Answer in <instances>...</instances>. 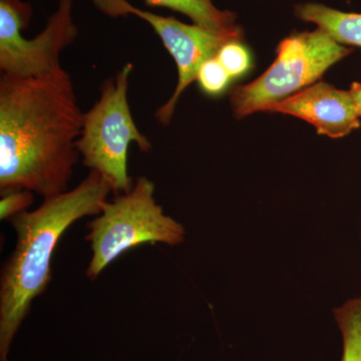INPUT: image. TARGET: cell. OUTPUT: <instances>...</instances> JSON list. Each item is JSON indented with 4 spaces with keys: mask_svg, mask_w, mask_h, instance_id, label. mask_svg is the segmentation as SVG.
I'll use <instances>...</instances> for the list:
<instances>
[{
    "mask_svg": "<svg viewBox=\"0 0 361 361\" xmlns=\"http://www.w3.org/2000/svg\"><path fill=\"white\" fill-rule=\"evenodd\" d=\"M353 51L322 28L292 33L278 45L276 59L264 73L250 84L230 90L233 114L240 120L267 111L275 104L316 84L327 70Z\"/></svg>",
    "mask_w": 361,
    "mask_h": 361,
    "instance_id": "5",
    "label": "cell"
},
{
    "mask_svg": "<svg viewBox=\"0 0 361 361\" xmlns=\"http://www.w3.org/2000/svg\"><path fill=\"white\" fill-rule=\"evenodd\" d=\"M231 80L217 56L207 59L199 68L196 78L201 90L209 96H219L227 89Z\"/></svg>",
    "mask_w": 361,
    "mask_h": 361,
    "instance_id": "13",
    "label": "cell"
},
{
    "mask_svg": "<svg viewBox=\"0 0 361 361\" xmlns=\"http://www.w3.org/2000/svg\"><path fill=\"white\" fill-rule=\"evenodd\" d=\"M92 4L111 18L133 14L146 20L174 59L178 68V84L170 99L155 113L156 120L163 126H168L172 121L180 96L196 80L199 68L207 59L215 58L226 42L244 37V32L218 33L198 25H186L173 16H161L142 11L127 0H92Z\"/></svg>",
    "mask_w": 361,
    "mask_h": 361,
    "instance_id": "7",
    "label": "cell"
},
{
    "mask_svg": "<svg viewBox=\"0 0 361 361\" xmlns=\"http://www.w3.org/2000/svg\"><path fill=\"white\" fill-rule=\"evenodd\" d=\"M80 110L70 73L0 78V192L44 199L68 191L80 153Z\"/></svg>",
    "mask_w": 361,
    "mask_h": 361,
    "instance_id": "1",
    "label": "cell"
},
{
    "mask_svg": "<svg viewBox=\"0 0 361 361\" xmlns=\"http://www.w3.org/2000/svg\"><path fill=\"white\" fill-rule=\"evenodd\" d=\"M133 70L132 63H126L115 77L104 80L99 99L84 113L77 142L85 167L99 173L116 195L127 193L134 185L128 173L130 145L135 142L142 153L152 149L151 142L135 125L128 101Z\"/></svg>",
    "mask_w": 361,
    "mask_h": 361,
    "instance_id": "4",
    "label": "cell"
},
{
    "mask_svg": "<svg viewBox=\"0 0 361 361\" xmlns=\"http://www.w3.org/2000/svg\"><path fill=\"white\" fill-rule=\"evenodd\" d=\"M147 6L164 7L183 13L193 25L218 33L242 32L237 25V14L230 11H221L213 0H145Z\"/></svg>",
    "mask_w": 361,
    "mask_h": 361,
    "instance_id": "10",
    "label": "cell"
},
{
    "mask_svg": "<svg viewBox=\"0 0 361 361\" xmlns=\"http://www.w3.org/2000/svg\"><path fill=\"white\" fill-rule=\"evenodd\" d=\"M294 16L312 23L342 45L361 47V13L337 11L322 4H297Z\"/></svg>",
    "mask_w": 361,
    "mask_h": 361,
    "instance_id": "9",
    "label": "cell"
},
{
    "mask_svg": "<svg viewBox=\"0 0 361 361\" xmlns=\"http://www.w3.org/2000/svg\"><path fill=\"white\" fill-rule=\"evenodd\" d=\"M32 7L20 0H0V70L4 75L32 78L61 68V52L78 35L73 20V0H59L56 13L44 30L26 39L23 32L30 25Z\"/></svg>",
    "mask_w": 361,
    "mask_h": 361,
    "instance_id": "6",
    "label": "cell"
},
{
    "mask_svg": "<svg viewBox=\"0 0 361 361\" xmlns=\"http://www.w3.org/2000/svg\"><path fill=\"white\" fill-rule=\"evenodd\" d=\"M334 316L342 336L341 361H361V296L334 308Z\"/></svg>",
    "mask_w": 361,
    "mask_h": 361,
    "instance_id": "11",
    "label": "cell"
},
{
    "mask_svg": "<svg viewBox=\"0 0 361 361\" xmlns=\"http://www.w3.org/2000/svg\"><path fill=\"white\" fill-rule=\"evenodd\" d=\"M33 194L28 190H13L1 193L0 219L11 220L14 216L26 212L33 203Z\"/></svg>",
    "mask_w": 361,
    "mask_h": 361,
    "instance_id": "14",
    "label": "cell"
},
{
    "mask_svg": "<svg viewBox=\"0 0 361 361\" xmlns=\"http://www.w3.org/2000/svg\"><path fill=\"white\" fill-rule=\"evenodd\" d=\"M113 192L96 171L66 193L44 199L33 211L9 220L18 242L0 278V361L8 355L32 301L51 280V260L61 236L85 216H97Z\"/></svg>",
    "mask_w": 361,
    "mask_h": 361,
    "instance_id": "2",
    "label": "cell"
},
{
    "mask_svg": "<svg viewBox=\"0 0 361 361\" xmlns=\"http://www.w3.org/2000/svg\"><path fill=\"white\" fill-rule=\"evenodd\" d=\"M349 92H351V96H353V99H355L358 115H360L361 118V82H353V84L351 85Z\"/></svg>",
    "mask_w": 361,
    "mask_h": 361,
    "instance_id": "15",
    "label": "cell"
},
{
    "mask_svg": "<svg viewBox=\"0 0 361 361\" xmlns=\"http://www.w3.org/2000/svg\"><path fill=\"white\" fill-rule=\"evenodd\" d=\"M242 42L243 39L226 42L216 56L232 78L245 75L252 66L250 52Z\"/></svg>",
    "mask_w": 361,
    "mask_h": 361,
    "instance_id": "12",
    "label": "cell"
},
{
    "mask_svg": "<svg viewBox=\"0 0 361 361\" xmlns=\"http://www.w3.org/2000/svg\"><path fill=\"white\" fill-rule=\"evenodd\" d=\"M267 111L296 116L314 126L318 134L332 139L345 137L361 127L351 92L323 82L292 94Z\"/></svg>",
    "mask_w": 361,
    "mask_h": 361,
    "instance_id": "8",
    "label": "cell"
},
{
    "mask_svg": "<svg viewBox=\"0 0 361 361\" xmlns=\"http://www.w3.org/2000/svg\"><path fill=\"white\" fill-rule=\"evenodd\" d=\"M155 190L154 182L139 177L129 192L104 202L99 215L87 223L90 232L85 239L92 258L85 274L90 280L135 247L146 243L177 246L184 242V226L164 213Z\"/></svg>",
    "mask_w": 361,
    "mask_h": 361,
    "instance_id": "3",
    "label": "cell"
}]
</instances>
